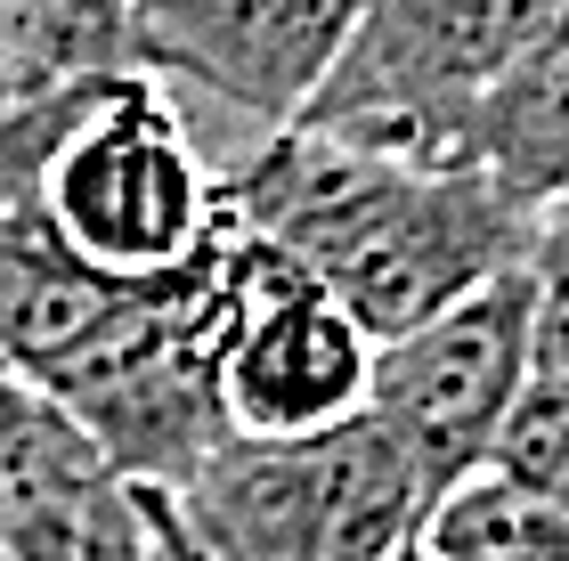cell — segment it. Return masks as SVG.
<instances>
[{
  "label": "cell",
  "instance_id": "obj_6",
  "mask_svg": "<svg viewBox=\"0 0 569 561\" xmlns=\"http://www.w3.org/2000/svg\"><path fill=\"white\" fill-rule=\"evenodd\" d=\"M529 382H537V285L521 261L472 285L463 301H448L439 318L375 342L367 415L416 455L423 489L439 504L456 480L488 472Z\"/></svg>",
  "mask_w": 569,
  "mask_h": 561
},
{
  "label": "cell",
  "instance_id": "obj_9",
  "mask_svg": "<svg viewBox=\"0 0 569 561\" xmlns=\"http://www.w3.org/2000/svg\"><path fill=\"white\" fill-rule=\"evenodd\" d=\"M0 553L9 561H154L147 497L58 399H0Z\"/></svg>",
  "mask_w": 569,
  "mask_h": 561
},
{
  "label": "cell",
  "instance_id": "obj_15",
  "mask_svg": "<svg viewBox=\"0 0 569 561\" xmlns=\"http://www.w3.org/2000/svg\"><path fill=\"white\" fill-rule=\"evenodd\" d=\"M488 464L505 480H521V489H537V497H553L569 513V391L561 382H529Z\"/></svg>",
  "mask_w": 569,
  "mask_h": 561
},
{
  "label": "cell",
  "instance_id": "obj_11",
  "mask_svg": "<svg viewBox=\"0 0 569 561\" xmlns=\"http://www.w3.org/2000/svg\"><path fill=\"white\" fill-rule=\"evenodd\" d=\"M463 163H480L529 212L569 203V9H546L529 49L505 66V82L463 131Z\"/></svg>",
  "mask_w": 569,
  "mask_h": 561
},
{
  "label": "cell",
  "instance_id": "obj_7",
  "mask_svg": "<svg viewBox=\"0 0 569 561\" xmlns=\"http://www.w3.org/2000/svg\"><path fill=\"white\" fill-rule=\"evenodd\" d=\"M228 252H237V325L220 342V399L228 423L252 440H293V431H326L367 415V374H375V334L358 325L333 293L244 237L220 212Z\"/></svg>",
  "mask_w": 569,
  "mask_h": 561
},
{
  "label": "cell",
  "instance_id": "obj_16",
  "mask_svg": "<svg viewBox=\"0 0 569 561\" xmlns=\"http://www.w3.org/2000/svg\"><path fill=\"white\" fill-rule=\"evenodd\" d=\"M529 285H537V382L569 391V203L537 212Z\"/></svg>",
  "mask_w": 569,
  "mask_h": 561
},
{
  "label": "cell",
  "instance_id": "obj_8",
  "mask_svg": "<svg viewBox=\"0 0 569 561\" xmlns=\"http://www.w3.org/2000/svg\"><path fill=\"white\" fill-rule=\"evenodd\" d=\"M358 9L367 0H131V49L154 82L179 73L284 131L326 90Z\"/></svg>",
  "mask_w": 569,
  "mask_h": 561
},
{
  "label": "cell",
  "instance_id": "obj_13",
  "mask_svg": "<svg viewBox=\"0 0 569 561\" xmlns=\"http://www.w3.org/2000/svg\"><path fill=\"white\" fill-rule=\"evenodd\" d=\"M423 545L431 561H569V513L488 464L431 504Z\"/></svg>",
  "mask_w": 569,
  "mask_h": 561
},
{
  "label": "cell",
  "instance_id": "obj_22",
  "mask_svg": "<svg viewBox=\"0 0 569 561\" xmlns=\"http://www.w3.org/2000/svg\"><path fill=\"white\" fill-rule=\"evenodd\" d=\"M0 561H9V553H0Z\"/></svg>",
  "mask_w": 569,
  "mask_h": 561
},
{
  "label": "cell",
  "instance_id": "obj_1",
  "mask_svg": "<svg viewBox=\"0 0 569 561\" xmlns=\"http://www.w3.org/2000/svg\"><path fill=\"white\" fill-rule=\"evenodd\" d=\"M220 212L284 252L318 293H333L375 342L521 269L537 244V212L480 163L399 156L309 122L269 131L228 171Z\"/></svg>",
  "mask_w": 569,
  "mask_h": 561
},
{
  "label": "cell",
  "instance_id": "obj_2",
  "mask_svg": "<svg viewBox=\"0 0 569 561\" xmlns=\"http://www.w3.org/2000/svg\"><path fill=\"white\" fill-rule=\"evenodd\" d=\"M228 325H237V252L212 212L203 244L171 269H147L107 334L41 382V399H58L131 489H179L237 431L220 399Z\"/></svg>",
  "mask_w": 569,
  "mask_h": 561
},
{
  "label": "cell",
  "instance_id": "obj_5",
  "mask_svg": "<svg viewBox=\"0 0 569 561\" xmlns=\"http://www.w3.org/2000/svg\"><path fill=\"white\" fill-rule=\"evenodd\" d=\"M41 212L82 261L147 277L203 244V228L220 212V180L203 171L163 82L154 73H114V82L90 90L82 122L66 131Z\"/></svg>",
  "mask_w": 569,
  "mask_h": 561
},
{
  "label": "cell",
  "instance_id": "obj_20",
  "mask_svg": "<svg viewBox=\"0 0 569 561\" xmlns=\"http://www.w3.org/2000/svg\"><path fill=\"white\" fill-rule=\"evenodd\" d=\"M9 391H17V374H9V359H0V399H9Z\"/></svg>",
  "mask_w": 569,
  "mask_h": 561
},
{
  "label": "cell",
  "instance_id": "obj_18",
  "mask_svg": "<svg viewBox=\"0 0 569 561\" xmlns=\"http://www.w3.org/2000/svg\"><path fill=\"white\" fill-rule=\"evenodd\" d=\"M382 561H431V545L416 538V545H399V553H382Z\"/></svg>",
  "mask_w": 569,
  "mask_h": 561
},
{
  "label": "cell",
  "instance_id": "obj_21",
  "mask_svg": "<svg viewBox=\"0 0 569 561\" xmlns=\"http://www.w3.org/2000/svg\"><path fill=\"white\" fill-rule=\"evenodd\" d=\"M553 9H569V0H553Z\"/></svg>",
  "mask_w": 569,
  "mask_h": 561
},
{
  "label": "cell",
  "instance_id": "obj_19",
  "mask_svg": "<svg viewBox=\"0 0 569 561\" xmlns=\"http://www.w3.org/2000/svg\"><path fill=\"white\" fill-rule=\"evenodd\" d=\"M9 107H24V98H17V82H9V73H0V114H9Z\"/></svg>",
  "mask_w": 569,
  "mask_h": 561
},
{
  "label": "cell",
  "instance_id": "obj_17",
  "mask_svg": "<svg viewBox=\"0 0 569 561\" xmlns=\"http://www.w3.org/2000/svg\"><path fill=\"white\" fill-rule=\"evenodd\" d=\"M139 497H147V521H154V561H212V553L188 538V521L171 513V497H163V489H139Z\"/></svg>",
  "mask_w": 569,
  "mask_h": 561
},
{
  "label": "cell",
  "instance_id": "obj_4",
  "mask_svg": "<svg viewBox=\"0 0 569 561\" xmlns=\"http://www.w3.org/2000/svg\"><path fill=\"white\" fill-rule=\"evenodd\" d=\"M553 0H367L309 98V131L463 163V131Z\"/></svg>",
  "mask_w": 569,
  "mask_h": 561
},
{
  "label": "cell",
  "instance_id": "obj_3",
  "mask_svg": "<svg viewBox=\"0 0 569 561\" xmlns=\"http://www.w3.org/2000/svg\"><path fill=\"white\" fill-rule=\"evenodd\" d=\"M163 497L212 561H382L431 521L416 455L375 415L293 440L228 431Z\"/></svg>",
  "mask_w": 569,
  "mask_h": 561
},
{
  "label": "cell",
  "instance_id": "obj_10",
  "mask_svg": "<svg viewBox=\"0 0 569 561\" xmlns=\"http://www.w3.org/2000/svg\"><path fill=\"white\" fill-rule=\"evenodd\" d=\"M139 277L82 261L49 212H24L0 228V359L24 391H41L49 374H66L82 350L107 334V318L131 301Z\"/></svg>",
  "mask_w": 569,
  "mask_h": 561
},
{
  "label": "cell",
  "instance_id": "obj_14",
  "mask_svg": "<svg viewBox=\"0 0 569 561\" xmlns=\"http://www.w3.org/2000/svg\"><path fill=\"white\" fill-rule=\"evenodd\" d=\"M98 90V82H90ZM90 90H49V98H24V107L0 114V228L41 212V188H49V163H58L66 131L82 122Z\"/></svg>",
  "mask_w": 569,
  "mask_h": 561
},
{
  "label": "cell",
  "instance_id": "obj_12",
  "mask_svg": "<svg viewBox=\"0 0 569 561\" xmlns=\"http://www.w3.org/2000/svg\"><path fill=\"white\" fill-rule=\"evenodd\" d=\"M0 73L17 98L147 73L131 49V0H0Z\"/></svg>",
  "mask_w": 569,
  "mask_h": 561
}]
</instances>
